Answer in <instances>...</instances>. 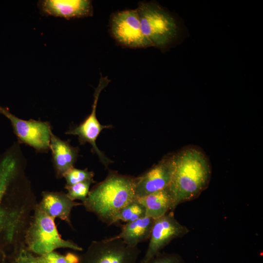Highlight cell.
I'll return each mask as SVG.
<instances>
[{
    "label": "cell",
    "instance_id": "obj_3",
    "mask_svg": "<svg viewBox=\"0 0 263 263\" xmlns=\"http://www.w3.org/2000/svg\"><path fill=\"white\" fill-rule=\"evenodd\" d=\"M136 199L134 177L110 171L103 181L90 190L82 203L87 211L109 226L113 224L118 212Z\"/></svg>",
    "mask_w": 263,
    "mask_h": 263
},
{
    "label": "cell",
    "instance_id": "obj_5",
    "mask_svg": "<svg viewBox=\"0 0 263 263\" xmlns=\"http://www.w3.org/2000/svg\"><path fill=\"white\" fill-rule=\"evenodd\" d=\"M136 9L142 33L152 46L164 48L176 37L175 20L157 3L140 2Z\"/></svg>",
    "mask_w": 263,
    "mask_h": 263
},
{
    "label": "cell",
    "instance_id": "obj_11",
    "mask_svg": "<svg viewBox=\"0 0 263 263\" xmlns=\"http://www.w3.org/2000/svg\"><path fill=\"white\" fill-rule=\"evenodd\" d=\"M173 155L162 158L158 163L136 177L134 188L136 198L168 188L174 171Z\"/></svg>",
    "mask_w": 263,
    "mask_h": 263
},
{
    "label": "cell",
    "instance_id": "obj_20",
    "mask_svg": "<svg viewBox=\"0 0 263 263\" xmlns=\"http://www.w3.org/2000/svg\"><path fill=\"white\" fill-rule=\"evenodd\" d=\"M94 182L86 181L78 183L71 186H66L65 188L67 190L68 197L73 201L80 200L82 202L87 197L91 185Z\"/></svg>",
    "mask_w": 263,
    "mask_h": 263
},
{
    "label": "cell",
    "instance_id": "obj_16",
    "mask_svg": "<svg viewBox=\"0 0 263 263\" xmlns=\"http://www.w3.org/2000/svg\"><path fill=\"white\" fill-rule=\"evenodd\" d=\"M136 199L144 207L146 216L154 220L174 210L173 199L168 188Z\"/></svg>",
    "mask_w": 263,
    "mask_h": 263
},
{
    "label": "cell",
    "instance_id": "obj_8",
    "mask_svg": "<svg viewBox=\"0 0 263 263\" xmlns=\"http://www.w3.org/2000/svg\"><path fill=\"white\" fill-rule=\"evenodd\" d=\"M110 30L113 38L124 46L132 48L152 46L142 33L136 9L113 14L110 20Z\"/></svg>",
    "mask_w": 263,
    "mask_h": 263
},
{
    "label": "cell",
    "instance_id": "obj_15",
    "mask_svg": "<svg viewBox=\"0 0 263 263\" xmlns=\"http://www.w3.org/2000/svg\"><path fill=\"white\" fill-rule=\"evenodd\" d=\"M154 219L145 216L135 221L126 223L121 227L120 232L111 237L122 240L131 246L137 245L149 239Z\"/></svg>",
    "mask_w": 263,
    "mask_h": 263
},
{
    "label": "cell",
    "instance_id": "obj_23",
    "mask_svg": "<svg viewBox=\"0 0 263 263\" xmlns=\"http://www.w3.org/2000/svg\"><path fill=\"white\" fill-rule=\"evenodd\" d=\"M6 260V259H3L0 263H5V262Z\"/></svg>",
    "mask_w": 263,
    "mask_h": 263
},
{
    "label": "cell",
    "instance_id": "obj_6",
    "mask_svg": "<svg viewBox=\"0 0 263 263\" xmlns=\"http://www.w3.org/2000/svg\"><path fill=\"white\" fill-rule=\"evenodd\" d=\"M140 250L111 237L93 241L79 256V263H137Z\"/></svg>",
    "mask_w": 263,
    "mask_h": 263
},
{
    "label": "cell",
    "instance_id": "obj_13",
    "mask_svg": "<svg viewBox=\"0 0 263 263\" xmlns=\"http://www.w3.org/2000/svg\"><path fill=\"white\" fill-rule=\"evenodd\" d=\"M50 149L56 176L63 177L66 172L74 167L78 155V148L71 146L68 141L61 140L52 133Z\"/></svg>",
    "mask_w": 263,
    "mask_h": 263
},
{
    "label": "cell",
    "instance_id": "obj_10",
    "mask_svg": "<svg viewBox=\"0 0 263 263\" xmlns=\"http://www.w3.org/2000/svg\"><path fill=\"white\" fill-rule=\"evenodd\" d=\"M189 232L188 229L181 224L175 218L173 211L154 220L149 244L141 263H144L155 255L173 239L181 237Z\"/></svg>",
    "mask_w": 263,
    "mask_h": 263
},
{
    "label": "cell",
    "instance_id": "obj_14",
    "mask_svg": "<svg viewBox=\"0 0 263 263\" xmlns=\"http://www.w3.org/2000/svg\"><path fill=\"white\" fill-rule=\"evenodd\" d=\"M42 196L39 205L42 209L52 218H58L71 226L72 209L75 207L82 205V203L72 200L62 192L44 191Z\"/></svg>",
    "mask_w": 263,
    "mask_h": 263
},
{
    "label": "cell",
    "instance_id": "obj_4",
    "mask_svg": "<svg viewBox=\"0 0 263 263\" xmlns=\"http://www.w3.org/2000/svg\"><path fill=\"white\" fill-rule=\"evenodd\" d=\"M54 219L42 209L39 204L36 205L24 236V243L28 249L38 256L59 248L82 251V248L77 244L61 237Z\"/></svg>",
    "mask_w": 263,
    "mask_h": 263
},
{
    "label": "cell",
    "instance_id": "obj_1",
    "mask_svg": "<svg viewBox=\"0 0 263 263\" xmlns=\"http://www.w3.org/2000/svg\"><path fill=\"white\" fill-rule=\"evenodd\" d=\"M22 169L13 157L0 155V263L6 259L7 250L22 241L30 218L33 198L19 181Z\"/></svg>",
    "mask_w": 263,
    "mask_h": 263
},
{
    "label": "cell",
    "instance_id": "obj_12",
    "mask_svg": "<svg viewBox=\"0 0 263 263\" xmlns=\"http://www.w3.org/2000/svg\"><path fill=\"white\" fill-rule=\"evenodd\" d=\"M41 13L45 16L69 19L92 16V3L89 0H43L38 2Z\"/></svg>",
    "mask_w": 263,
    "mask_h": 263
},
{
    "label": "cell",
    "instance_id": "obj_21",
    "mask_svg": "<svg viewBox=\"0 0 263 263\" xmlns=\"http://www.w3.org/2000/svg\"><path fill=\"white\" fill-rule=\"evenodd\" d=\"M44 263H79V256L72 253L63 255L55 251L39 256Z\"/></svg>",
    "mask_w": 263,
    "mask_h": 263
},
{
    "label": "cell",
    "instance_id": "obj_19",
    "mask_svg": "<svg viewBox=\"0 0 263 263\" xmlns=\"http://www.w3.org/2000/svg\"><path fill=\"white\" fill-rule=\"evenodd\" d=\"M94 173L87 169H81L73 167L64 175L66 181V186H71L78 183L94 180Z\"/></svg>",
    "mask_w": 263,
    "mask_h": 263
},
{
    "label": "cell",
    "instance_id": "obj_9",
    "mask_svg": "<svg viewBox=\"0 0 263 263\" xmlns=\"http://www.w3.org/2000/svg\"><path fill=\"white\" fill-rule=\"evenodd\" d=\"M110 81L107 76L103 77L101 75L94 94V102L91 113L80 124L71 128L66 132V134L77 136L81 145L86 143L90 144L92 151L97 155L100 162L106 167L112 163V161L98 148L96 141L103 129L111 128L112 126L101 125L96 117V110L100 94Z\"/></svg>",
    "mask_w": 263,
    "mask_h": 263
},
{
    "label": "cell",
    "instance_id": "obj_22",
    "mask_svg": "<svg viewBox=\"0 0 263 263\" xmlns=\"http://www.w3.org/2000/svg\"><path fill=\"white\" fill-rule=\"evenodd\" d=\"M139 263H185L182 257L176 253L159 252L147 261Z\"/></svg>",
    "mask_w": 263,
    "mask_h": 263
},
{
    "label": "cell",
    "instance_id": "obj_2",
    "mask_svg": "<svg viewBox=\"0 0 263 263\" xmlns=\"http://www.w3.org/2000/svg\"><path fill=\"white\" fill-rule=\"evenodd\" d=\"M173 155L174 171L168 187L176 207L197 198L207 187L211 169L204 152L195 147H187Z\"/></svg>",
    "mask_w": 263,
    "mask_h": 263
},
{
    "label": "cell",
    "instance_id": "obj_18",
    "mask_svg": "<svg viewBox=\"0 0 263 263\" xmlns=\"http://www.w3.org/2000/svg\"><path fill=\"white\" fill-rule=\"evenodd\" d=\"M6 259L9 263H44L38 255H34L28 249L24 242L15 246Z\"/></svg>",
    "mask_w": 263,
    "mask_h": 263
},
{
    "label": "cell",
    "instance_id": "obj_17",
    "mask_svg": "<svg viewBox=\"0 0 263 263\" xmlns=\"http://www.w3.org/2000/svg\"><path fill=\"white\" fill-rule=\"evenodd\" d=\"M146 216L144 207L136 199L122 208L114 217L113 224L119 221L126 223Z\"/></svg>",
    "mask_w": 263,
    "mask_h": 263
},
{
    "label": "cell",
    "instance_id": "obj_7",
    "mask_svg": "<svg viewBox=\"0 0 263 263\" xmlns=\"http://www.w3.org/2000/svg\"><path fill=\"white\" fill-rule=\"evenodd\" d=\"M0 113L10 121L18 143L26 144L39 152L50 149L52 132L48 122L20 119L12 113L5 107L0 105Z\"/></svg>",
    "mask_w": 263,
    "mask_h": 263
}]
</instances>
